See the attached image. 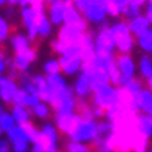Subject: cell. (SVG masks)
<instances>
[{
  "label": "cell",
  "instance_id": "5b68a950",
  "mask_svg": "<svg viewBox=\"0 0 152 152\" xmlns=\"http://www.w3.org/2000/svg\"><path fill=\"white\" fill-rule=\"evenodd\" d=\"M58 144V129L51 124L42 125L40 129L39 137L32 145V152H48L56 149Z\"/></svg>",
  "mask_w": 152,
  "mask_h": 152
},
{
  "label": "cell",
  "instance_id": "4316f807",
  "mask_svg": "<svg viewBox=\"0 0 152 152\" xmlns=\"http://www.w3.org/2000/svg\"><path fill=\"white\" fill-rule=\"evenodd\" d=\"M15 121L11 115V113H3L0 115V129L4 132V133H7L10 132L12 127L15 126Z\"/></svg>",
  "mask_w": 152,
  "mask_h": 152
},
{
  "label": "cell",
  "instance_id": "3957f363",
  "mask_svg": "<svg viewBox=\"0 0 152 152\" xmlns=\"http://www.w3.org/2000/svg\"><path fill=\"white\" fill-rule=\"evenodd\" d=\"M60 71L64 75H74L82 67V55L77 44L69 47L64 52L60 53L59 58Z\"/></svg>",
  "mask_w": 152,
  "mask_h": 152
},
{
  "label": "cell",
  "instance_id": "277c9868",
  "mask_svg": "<svg viewBox=\"0 0 152 152\" xmlns=\"http://www.w3.org/2000/svg\"><path fill=\"white\" fill-rule=\"evenodd\" d=\"M92 104L107 113L114 106L119 104V92H118V89L114 88L111 84H108L99 89H96V91H93Z\"/></svg>",
  "mask_w": 152,
  "mask_h": 152
},
{
  "label": "cell",
  "instance_id": "e0dca14e",
  "mask_svg": "<svg viewBox=\"0 0 152 152\" xmlns=\"http://www.w3.org/2000/svg\"><path fill=\"white\" fill-rule=\"evenodd\" d=\"M11 48H12V51H14L15 55H18V53H23L26 52L28 50H30L32 48V45H30V40H29L28 36L22 34V33H17V34L11 36Z\"/></svg>",
  "mask_w": 152,
  "mask_h": 152
},
{
  "label": "cell",
  "instance_id": "e575fe53",
  "mask_svg": "<svg viewBox=\"0 0 152 152\" xmlns=\"http://www.w3.org/2000/svg\"><path fill=\"white\" fill-rule=\"evenodd\" d=\"M147 85H148V91H151L152 92V78L147 80Z\"/></svg>",
  "mask_w": 152,
  "mask_h": 152
},
{
  "label": "cell",
  "instance_id": "ffe728a7",
  "mask_svg": "<svg viewBox=\"0 0 152 152\" xmlns=\"http://www.w3.org/2000/svg\"><path fill=\"white\" fill-rule=\"evenodd\" d=\"M36 32H37V36L40 39H44V37H48L52 32V23L47 17L45 11L42 10L41 15H40L39 21H37V26H36Z\"/></svg>",
  "mask_w": 152,
  "mask_h": 152
},
{
  "label": "cell",
  "instance_id": "60d3db41",
  "mask_svg": "<svg viewBox=\"0 0 152 152\" xmlns=\"http://www.w3.org/2000/svg\"><path fill=\"white\" fill-rule=\"evenodd\" d=\"M91 152H95V151H91Z\"/></svg>",
  "mask_w": 152,
  "mask_h": 152
},
{
  "label": "cell",
  "instance_id": "ac0fdd59",
  "mask_svg": "<svg viewBox=\"0 0 152 152\" xmlns=\"http://www.w3.org/2000/svg\"><path fill=\"white\" fill-rule=\"evenodd\" d=\"M134 127L137 133L140 136L145 138H149L152 136V122H151V118L145 114H138L136 117V124Z\"/></svg>",
  "mask_w": 152,
  "mask_h": 152
},
{
  "label": "cell",
  "instance_id": "8992f818",
  "mask_svg": "<svg viewBox=\"0 0 152 152\" xmlns=\"http://www.w3.org/2000/svg\"><path fill=\"white\" fill-rule=\"evenodd\" d=\"M99 137L97 122L95 119H81L75 130L71 133L70 141L75 142H91Z\"/></svg>",
  "mask_w": 152,
  "mask_h": 152
},
{
  "label": "cell",
  "instance_id": "7c38bea8",
  "mask_svg": "<svg viewBox=\"0 0 152 152\" xmlns=\"http://www.w3.org/2000/svg\"><path fill=\"white\" fill-rule=\"evenodd\" d=\"M115 63H117V67L119 69L122 77L126 78V80H132L134 78L136 74V64L133 58L129 55V53H115Z\"/></svg>",
  "mask_w": 152,
  "mask_h": 152
},
{
  "label": "cell",
  "instance_id": "cb8c5ba5",
  "mask_svg": "<svg viewBox=\"0 0 152 152\" xmlns=\"http://www.w3.org/2000/svg\"><path fill=\"white\" fill-rule=\"evenodd\" d=\"M137 44L145 52H152V29H148L147 32L138 36Z\"/></svg>",
  "mask_w": 152,
  "mask_h": 152
},
{
  "label": "cell",
  "instance_id": "d6986e66",
  "mask_svg": "<svg viewBox=\"0 0 152 152\" xmlns=\"http://www.w3.org/2000/svg\"><path fill=\"white\" fill-rule=\"evenodd\" d=\"M84 17L80 14V11L74 7L73 3H67L66 4V10H64V19L63 23L66 25H75V23H81L84 22Z\"/></svg>",
  "mask_w": 152,
  "mask_h": 152
},
{
  "label": "cell",
  "instance_id": "5bb4252c",
  "mask_svg": "<svg viewBox=\"0 0 152 152\" xmlns=\"http://www.w3.org/2000/svg\"><path fill=\"white\" fill-rule=\"evenodd\" d=\"M136 108L138 113H142L145 115H152V92L148 89H142L134 97Z\"/></svg>",
  "mask_w": 152,
  "mask_h": 152
},
{
  "label": "cell",
  "instance_id": "52a82bcc",
  "mask_svg": "<svg viewBox=\"0 0 152 152\" xmlns=\"http://www.w3.org/2000/svg\"><path fill=\"white\" fill-rule=\"evenodd\" d=\"M41 12L42 8L34 7V6H25L21 10L22 22H23V26L28 30V37L30 41H36L39 39L37 32H36V26H37V21H39Z\"/></svg>",
  "mask_w": 152,
  "mask_h": 152
},
{
  "label": "cell",
  "instance_id": "1f68e13d",
  "mask_svg": "<svg viewBox=\"0 0 152 152\" xmlns=\"http://www.w3.org/2000/svg\"><path fill=\"white\" fill-rule=\"evenodd\" d=\"M10 36V26H8L7 21L0 15V41H4Z\"/></svg>",
  "mask_w": 152,
  "mask_h": 152
},
{
  "label": "cell",
  "instance_id": "8fae6325",
  "mask_svg": "<svg viewBox=\"0 0 152 152\" xmlns=\"http://www.w3.org/2000/svg\"><path fill=\"white\" fill-rule=\"evenodd\" d=\"M66 1L63 0H53L51 3L42 4V7L47 6V17L52 25H63L64 10H66Z\"/></svg>",
  "mask_w": 152,
  "mask_h": 152
},
{
  "label": "cell",
  "instance_id": "f35d334b",
  "mask_svg": "<svg viewBox=\"0 0 152 152\" xmlns=\"http://www.w3.org/2000/svg\"><path fill=\"white\" fill-rule=\"evenodd\" d=\"M149 118H151V122H152V115H151V117H149Z\"/></svg>",
  "mask_w": 152,
  "mask_h": 152
},
{
  "label": "cell",
  "instance_id": "9a60e30c",
  "mask_svg": "<svg viewBox=\"0 0 152 152\" xmlns=\"http://www.w3.org/2000/svg\"><path fill=\"white\" fill-rule=\"evenodd\" d=\"M73 92L77 95V99H86V96L92 93V86H91V81H89L88 75H85L84 73L78 75V78L74 82Z\"/></svg>",
  "mask_w": 152,
  "mask_h": 152
},
{
  "label": "cell",
  "instance_id": "8d00e7d4",
  "mask_svg": "<svg viewBox=\"0 0 152 152\" xmlns=\"http://www.w3.org/2000/svg\"><path fill=\"white\" fill-rule=\"evenodd\" d=\"M48 152H59V151H58V148H56V149H51V151H48Z\"/></svg>",
  "mask_w": 152,
  "mask_h": 152
},
{
  "label": "cell",
  "instance_id": "4fadbf2b",
  "mask_svg": "<svg viewBox=\"0 0 152 152\" xmlns=\"http://www.w3.org/2000/svg\"><path fill=\"white\" fill-rule=\"evenodd\" d=\"M18 89L19 86H18L17 81L8 77H0V100L4 104H11L14 102Z\"/></svg>",
  "mask_w": 152,
  "mask_h": 152
},
{
  "label": "cell",
  "instance_id": "9c48e42d",
  "mask_svg": "<svg viewBox=\"0 0 152 152\" xmlns=\"http://www.w3.org/2000/svg\"><path fill=\"white\" fill-rule=\"evenodd\" d=\"M81 118L78 117L75 113H67V114H56L55 118V124H56V129L63 133V134L70 137L71 133L75 130V127L78 126Z\"/></svg>",
  "mask_w": 152,
  "mask_h": 152
},
{
  "label": "cell",
  "instance_id": "836d02e7",
  "mask_svg": "<svg viewBox=\"0 0 152 152\" xmlns=\"http://www.w3.org/2000/svg\"><path fill=\"white\" fill-rule=\"evenodd\" d=\"M6 67H7L6 58H0V77H3V73L6 71Z\"/></svg>",
  "mask_w": 152,
  "mask_h": 152
},
{
  "label": "cell",
  "instance_id": "4dcf8cb0",
  "mask_svg": "<svg viewBox=\"0 0 152 152\" xmlns=\"http://www.w3.org/2000/svg\"><path fill=\"white\" fill-rule=\"evenodd\" d=\"M66 151L67 152H91L88 145H85L84 142H75V141L69 142L66 145Z\"/></svg>",
  "mask_w": 152,
  "mask_h": 152
},
{
  "label": "cell",
  "instance_id": "484cf974",
  "mask_svg": "<svg viewBox=\"0 0 152 152\" xmlns=\"http://www.w3.org/2000/svg\"><path fill=\"white\" fill-rule=\"evenodd\" d=\"M51 110H52V108L50 107V104H47V103H44V102H40L37 106L32 108V114L34 117L40 118V119H47V118L50 117Z\"/></svg>",
  "mask_w": 152,
  "mask_h": 152
},
{
  "label": "cell",
  "instance_id": "7402d4cb",
  "mask_svg": "<svg viewBox=\"0 0 152 152\" xmlns=\"http://www.w3.org/2000/svg\"><path fill=\"white\" fill-rule=\"evenodd\" d=\"M11 115H12V118H14L15 124L19 125V126L30 121V111H29L28 108H25V107H22V106H14L12 107Z\"/></svg>",
  "mask_w": 152,
  "mask_h": 152
},
{
  "label": "cell",
  "instance_id": "d6a6232c",
  "mask_svg": "<svg viewBox=\"0 0 152 152\" xmlns=\"http://www.w3.org/2000/svg\"><path fill=\"white\" fill-rule=\"evenodd\" d=\"M11 149V145H10V142L7 141V140H0V152H11L10 151Z\"/></svg>",
  "mask_w": 152,
  "mask_h": 152
},
{
  "label": "cell",
  "instance_id": "ba28073f",
  "mask_svg": "<svg viewBox=\"0 0 152 152\" xmlns=\"http://www.w3.org/2000/svg\"><path fill=\"white\" fill-rule=\"evenodd\" d=\"M115 51V42L111 34L110 26L103 25L95 37V52L103 55H113Z\"/></svg>",
  "mask_w": 152,
  "mask_h": 152
},
{
  "label": "cell",
  "instance_id": "d590c367",
  "mask_svg": "<svg viewBox=\"0 0 152 152\" xmlns=\"http://www.w3.org/2000/svg\"><path fill=\"white\" fill-rule=\"evenodd\" d=\"M3 133H4V132L1 130V129H0V140H1V138H3Z\"/></svg>",
  "mask_w": 152,
  "mask_h": 152
},
{
  "label": "cell",
  "instance_id": "f1b7e54d",
  "mask_svg": "<svg viewBox=\"0 0 152 152\" xmlns=\"http://www.w3.org/2000/svg\"><path fill=\"white\" fill-rule=\"evenodd\" d=\"M44 73L47 75H53V74H60L62 71H60V63H59V59H50L47 60L44 66Z\"/></svg>",
  "mask_w": 152,
  "mask_h": 152
},
{
  "label": "cell",
  "instance_id": "ab89813d",
  "mask_svg": "<svg viewBox=\"0 0 152 152\" xmlns=\"http://www.w3.org/2000/svg\"><path fill=\"white\" fill-rule=\"evenodd\" d=\"M149 152H152V149H149Z\"/></svg>",
  "mask_w": 152,
  "mask_h": 152
},
{
  "label": "cell",
  "instance_id": "44dd1931",
  "mask_svg": "<svg viewBox=\"0 0 152 152\" xmlns=\"http://www.w3.org/2000/svg\"><path fill=\"white\" fill-rule=\"evenodd\" d=\"M7 141L10 142V145L21 144V142H30L25 130L19 125H15L10 132H7Z\"/></svg>",
  "mask_w": 152,
  "mask_h": 152
},
{
  "label": "cell",
  "instance_id": "6da1fadb",
  "mask_svg": "<svg viewBox=\"0 0 152 152\" xmlns=\"http://www.w3.org/2000/svg\"><path fill=\"white\" fill-rule=\"evenodd\" d=\"M86 28H88V22L86 21L81 22V23H75V25L63 23L59 29L56 40L53 41V50L58 53L64 52L69 47L77 44L80 37L86 32Z\"/></svg>",
  "mask_w": 152,
  "mask_h": 152
},
{
  "label": "cell",
  "instance_id": "30bf717a",
  "mask_svg": "<svg viewBox=\"0 0 152 152\" xmlns=\"http://www.w3.org/2000/svg\"><path fill=\"white\" fill-rule=\"evenodd\" d=\"M36 56H37V52H36V50L33 47L30 50L26 51V52L15 55L12 62H11V69H12V71L17 73V74H23V73H26L28 69L30 67V63L36 59Z\"/></svg>",
  "mask_w": 152,
  "mask_h": 152
},
{
  "label": "cell",
  "instance_id": "f546056e",
  "mask_svg": "<svg viewBox=\"0 0 152 152\" xmlns=\"http://www.w3.org/2000/svg\"><path fill=\"white\" fill-rule=\"evenodd\" d=\"M21 126H22V129L25 130L26 136H28V138H29V141L33 144V142L36 141V138L39 137L40 130L32 124V122H30V121H29V122H26V124H23V125H21Z\"/></svg>",
  "mask_w": 152,
  "mask_h": 152
},
{
  "label": "cell",
  "instance_id": "7a4b0ae2",
  "mask_svg": "<svg viewBox=\"0 0 152 152\" xmlns=\"http://www.w3.org/2000/svg\"><path fill=\"white\" fill-rule=\"evenodd\" d=\"M111 34H113L115 50L119 53H129L134 47V36L132 34L127 22L121 21L115 25L110 26Z\"/></svg>",
  "mask_w": 152,
  "mask_h": 152
},
{
  "label": "cell",
  "instance_id": "d4e9b609",
  "mask_svg": "<svg viewBox=\"0 0 152 152\" xmlns=\"http://www.w3.org/2000/svg\"><path fill=\"white\" fill-rule=\"evenodd\" d=\"M138 70H140V74L145 78V80H149L152 78V59L148 56H142L140 59V63H138Z\"/></svg>",
  "mask_w": 152,
  "mask_h": 152
},
{
  "label": "cell",
  "instance_id": "74e56055",
  "mask_svg": "<svg viewBox=\"0 0 152 152\" xmlns=\"http://www.w3.org/2000/svg\"><path fill=\"white\" fill-rule=\"evenodd\" d=\"M3 113H4V111H3V108H1V106H0V115H1Z\"/></svg>",
  "mask_w": 152,
  "mask_h": 152
},
{
  "label": "cell",
  "instance_id": "83f0119b",
  "mask_svg": "<svg viewBox=\"0 0 152 152\" xmlns=\"http://www.w3.org/2000/svg\"><path fill=\"white\" fill-rule=\"evenodd\" d=\"M32 81H33V85H34V88H36V92H37L39 96H41L42 93L48 89L47 77H44V75H40V74L32 75Z\"/></svg>",
  "mask_w": 152,
  "mask_h": 152
},
{
  "label": "cell",
  "instance_id": "603a6c76",
  "mask_svg": "<svg viewBox=\"0 0 152 152\" xmlns=\"http://www.w3.org/2000/svg\"><path fill=\"white\" fill-rule=\"evenodd\" d=\"M127 4H129V0H108L107 14L111 17H119Z\"/></svg>",
  "mask_w": 152,
  "mask_h": 152
},
{
  "label": "cell",
  "instance_id": "2e32d148",
  "mask_svg": "<svg viewBox=\"0 0 152 152\" xmlns=\"http://www.w3.org/2000/svg\"><path fill=\"white\" fill-rule=\"evenodd\" d=\"M127 25H129V29H130L132 34L136 36V37H138L140 34L147 32L148 29H151V23H149L148 18L145 17V15H138L134 19H132V21L127 22Z\"/></svg>",
  "mask_w": 152,
  "mask_h": 152
}]
</instances>
